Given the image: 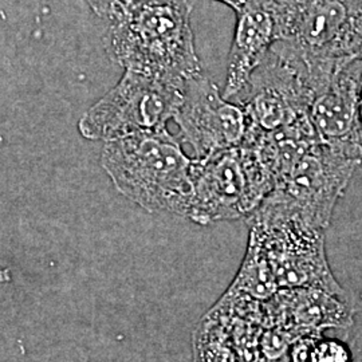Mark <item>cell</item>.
<instances>
[{"mask_svg":"<svg viewBox=\"0 0 362 362\" xmlns=\"http://www.w3.org/2000/svg\"><path fill=\"white\" fill-rule=\"evenodd\" d=\"M358 73L360 59L350 61L314 97L309 117L321 141L358 149L354 140Z\"/></svg>","mask_w":362,"mask_h":362,"instance_id":"12","label":"cell"},{"mask_svg":"<svg viewBox=\"0 0 362 362\" xmlns=\"http://www.w3.org/2000/svg\"><path fill=\"white\" fill-rule=\"evenodd\" d=\"M361 163L357 148L318 140L276 179L274 189L263 202L325 231L339 197Z\"/></svg>","mask_w":362,"mask_h":362,"instance_id":"6","label":"cell"},{"mask_svg":"<svg viewBox=\"0 0 362 362\" xmlns=\"http://www.w3.org/2000/svg\"><path fill=\"white\" fill-rule=\"evenodd\" d=\"M214 1H219L224 6H228L235 13H239L247 3V0H214Z\"/></svg>","mask_w":362,"mask_h":362,"instance_id":"16","label":"cell"},{"mask_svg":"<svg viewBox=\"0 0 362 362\" xmlns=\"http://www.w3.org/2000/svg\"><path fill=\"white\" fill-rule=\"evenodd\" d=\"M173 119L180 128L181 141L192 146L194 158L243 145L250 130L243 105L230 103L204 73L185 83Z\"/></svg>","mask_w":362,"mask_h":362,"instance_id":"9","label":"cell"},{"mask_svg":"<svg viewBox=\"0 0 362 362\" xmlns=\"http://www.w3.org/2000/svg\"><path fill=\"white\" fill-rule=\"evenodd\" d=\"M247 220L248 240L264 254L279 290L321 288L345 294L326 258L324 230L267 202Z\"/></svg>","mask_w":362,"mask_h":362,"instance_id":"4","label":"cell"},{"mask_svg":"<svg viewBox=\"0 0 362 362\" xmlns=\"http://www.w3.org/2000/svg\"><path fill=\"white\" fill-rule=\"evenodd\" d=\"M267 305L281 330L314 334L326 329H346L353 322V311L345 294L321 288L279 290Z\"/></svg>","mask_w":362,"mask_h":362,"instance_id":"11","label":"cell"},{"mask_svg":"<svg viewBox=\"0 0 362 362\" xmlns=\"http://www.w3.org/2000/svg\"><path fill=\"white\" fill-rule=\"evenodd\" d=\"M279 291L272 267L254 242L248 240L246 257L226 296L248 300H269Z\"/></svg>","mask_w":362,"mask_h":362,"instance_id":"13","label":"cell"},{"mask_svg":"<svg viewBox=\"0 0 362 362\" xmlns=\"http://www.w3.org/2000/svg\"><path fill=\"white\" fill-rule=\"evenodd\" d=\"M104 167L117 188L149 211L187 218L194 189V157L167 129L110 140Z\"/></svg>","mask_w":362,"mask_h":362,"instance_id":"3","label":"cell"},{"mask_svg":"<svg viewBox=\"0 0 362 362\" xmlns=\"http://www.w3.org/2000/svg\"><path fill=\"white\" fill-rule=\"evenodd\" d=\"M134 1L137 0H89V3L97 13L107 16L109 19L116 13L125 10L127 7H129Z\"/></svg>","mask_w":362,"mask_h":362,"instance_id":"14","label":"cell"},{"mask_svg":"<svg viewBox=\"0 0 362 362\" xmlns=\"http://www.w3.org/2000/svg\"><path fill=\"white\" fill-rule=\"evenodd\" d=\"M182 91L184 88L167 81L127 71L116 89L94 107L89 132L95 137L116 140L165 129L180 106Z\"/></svg>","mask_w":362,"mask_h":362,"instance_id":"8","label":"cell"},{"mask_svg":"<svg viewBox=\"0 0 362 362\" xmlns=\"http://www.w3.org/2000/svg\"><path fill=\"white\" fill-rule=\"evenodd\" d=\"M275 185L254 145L194 158V189L187 218L197 224L248 218Z\"/></svg>","mask_w":362,"mask_h":362,"instance_id":"5","label":"cell"},{"mask_svg":"<svg viewBox=\"0 0 362 362\" xmlns=\"http://www.w3.org/2000/svg\"><path fill=\"white\" fill-rule=\"evenodd\" d=\"M354 140L362 155V61L360 59V73L357 83V106H356V125H354Z\"/></svg>","mask_w":362,"mask_h":362,"instance_id":"15","label":"cell"},{"mask_svg":"<svg viewBox=\"0 0 362 362\" xmlns=\"http://www.w3.org/2000/svg\"><path fill=\"white\" fill-rule=\"evenodd\" d=\"M278 39V23L272 0H247L236 13V26L226 74L224 97L246 90L250 78Z\"/></svg>","mask_w":362,"mask_h":362,"instance_id":"10","label":"cell"},{"mask_svg":"<svg viewBox=\"0 0 362 362\" xmlns=\"http://www.w3.org/2000/svg\"><path fill=\"white\" fill-rule=\"evenodd\" d=\"M245 91L240 104L250 122L246 143L309 118L315 97L306 69L274 50L255 69Z\"/></svg>","mask_w":362,"mask_h":362,"instance_id":"7","label":"cell"},{"mask_svg":"<svg viewBox=\"0 0 362 362\" xmlns=\"http://www.w3.org/2000/svg\"><path fill=\"white\" fill-rule=\"evenodd\" d=\"M189 0H137L110 18V47L127 71L185 88L203 73Z\"/></svg>","mask_w":362,"mask_h":362,"instance_id":"1","label":"cell"},{"mask_svg":"<svg viewBox=\"0 0 362 362\" xmlns=\"http://www.w3.org/2000/svg\"><path fill=\"white\" fill-rule=\"evenodd\" d=\"M278 39L272 50L305 67L315 95L356 59L362 0H272Z\"/></svg>","mask_w":362,"mask_h":362,"instance_id":"2","label":"cell"}]
</instances>
